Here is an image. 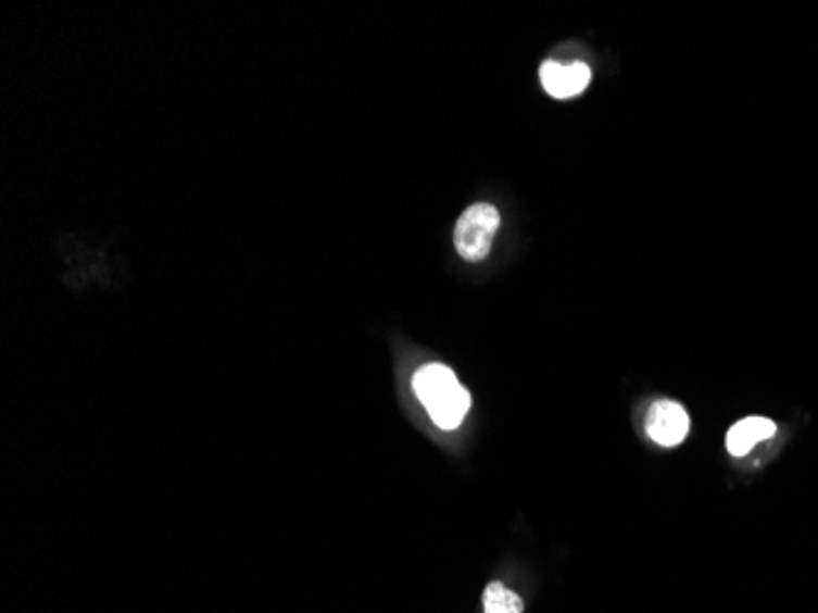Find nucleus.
Listing matches in <instances>:
<instances>
[{
	"label": "nucleus",
	"mask_w": 818,
	"mask_h": 613,
	"mask_svg": "<svg viewBox=\"0 0 818 613\" xmlns=\"http://www.w3.org/2000/svg\"><path fill=\"white\" fill-rule=\"evenodd\" d=\"M647 435L662 447H677L689 435V415L687 410L674 400H657L650 408L644 420Z\"/></svg>",
	"instance_id": "3"
},
{
	"label": "nucleus",
	"mask_w": 818,
	"mask_h": 613,
	"mask_svg": "<svg viewBox=\"0 0 818 613\" xmlns=\"http://www.w3.org/2000/svg\"><path fill=\"white\" fill-rule=\"evenodd\" d=\"M417 398L435 425L441 429H456L470 410L468 390L461 386L456 373L444 363H427L412 378Z\"/></svg>",
	"instance_id": "1"
},
{
	"label": "nucleus",
	"mask_w": 818,
	"mask_h": 613,
	"mask_svg": "<svg viewBox=\"0 0 818 613\" xmlns=\"http://www.w3.org/2000/svg\"><path fill=\"white\" fill-rule=\"evenodd\" d=\"M500 228V214L493 204H474L461 214L454 243L458 255L468 263L486 261L493 246V238Z\"/></svg>",
	"instance_id": "2"
},
{
	"label": "nucleus",
	"mask_w": 818,
	"mask_h": 613,
	"mask_svg": "<svg viewBox=\"0 0 818 613\" xmlns=\"http://www.w3.org/2000/svg\"><path fill=\"white\" fill-rule=\"evenodd\" d=\"M539 76H542L544 91L554 96V99H574L586 91V86L591 82V70L589 64L583 62H544L542 70H539Z\"/></svg>",
	"instance_id": "4"
},
{
	"label": "nucleus",
	"mask_w": 818,
	"mask_h": 613,
	"mask_svg": "<svg viewBox=\"0 0 818 613\" xmlns=\"http://www.w3.org/2000/svg\"><path fill=\"white\" fill-rule=\"evenodd\" d=\"M483 609L486 613H523L525 603L515 591L505 589L503 584H488L483 591Z\"/></svg>",
	"instance_id": "6"
},
{
	"label": "nucleus",
	"mask_w": 818,
	"mask_h": 613,
	"mask_svg": "<svg viewBox=\"0 0 818 613\" xmlns=\"http://www.w3.org/2000/svg\"><path fill=\"white\" fill-rule=\"evenodd\" d=\"M775 433H777V425L767 417L740 420V423L730 427V433H728V439H726L728 452L733 456H745L757 442H765V439H769Z\"/></svg>",
	"instance_id": "5"
}]
</instances>
